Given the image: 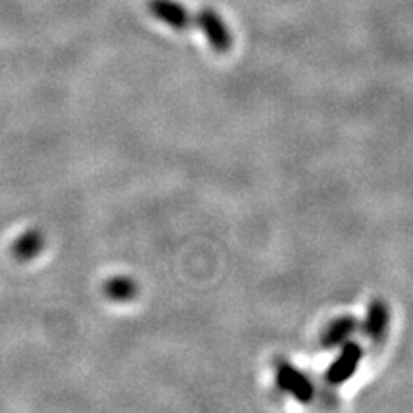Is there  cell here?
I'll list each match as a JSON object with an SVG mask.
<instances>
[{"label": "cell", "instance_id": "cell-1", "mask_svg": "<svg viewBox=\"0 0 413 413\" xmlns=\"http://www.w3.org/2000/svg\"><path fill=\"white\" fill-rule=\"evenodd\" d=\"M363 358V348L357 341H346L341 344V351L336 357V360L327 367L324 379L329 385H341L350 381L357 372Z\"/></svg>", "mask_w": 413, "mask_h": 413}, {"label": "cell", "instance_id": "cell-2", "mask_svg": "<svg viewBox=\"0 0 413 413\" xmlns=\"http://www.w3.org/2000/svg\"><path fill=\"white\" fill-rule=\"evenodd\" d=\"M275 381H277V385L282 391L295 396L299 403H310L313 399V394H315L312 381L299 368L288 363V361H281L277 365Z\"/></svg>", "mask_w": 413, "mask_h": 413}, {"label": "cell", "instance_id": "cell-3", "mask_svg": "<svg viewBox=\"0 0 413 413\" xmlns=\"http://www.w3.org/2000/svg\"><path fill=\"white\" fill-rule=\"evenodd\" d=\"M195 23L203 31V34L206 36V40H209L210 47L213 50L219 52V54L229 50L231 45H233V38H231L226 23H224L222 17L215 10L210 9V7H205V9H202L196 14Z\"/></svg>", "mask_w": 413, "mask_h": 413}, {"label": "cell", "instance_id": "cell-4", "mask_svg": "<svg viewBox=\"0 0 413 413\" xmlns=\"http://www.w3.org/2000/svg\"><path fill=\"white\" fill-rule=\"evenodd\" d=\"M148 10L158 21L169 24L178 31L188 30L193 24L191 14L186 10L184 6H181L176 0H148Z\"/></svg>", "mask_w": 413, "mask_h": 413}, {"label": "cell", "instance_id": "cell-5", "mask_svg": "<svg viewBox=\"0 0 413 413\" xmlns=\"http://www.w3.org/2000/svg\"><path fill=\"white\" fill-rule=\"evenodd\" d=\"M389 327V308L382 299L375 298L368 303L367 313H365V320L361 324V332L367 339L381 341L385 336Z\"/></svg>", "mask_w": 413, "mask_h": 413}, {"label": "cell", "instance_id": "cell-6", "mask_svg": "<svg viewBox=\"0 0 413 413\" xmlns=\"http://www.w3.org/2000/svg\"><path fill=\"white\" fill-rule=\"evenodd\" d=\"M358 329V320L353 315H343L339 319H336L334 322H330L327 326V329L322 334V348L326 350H334V348H339L341 344L346 343L353 332H357Z\"/></svg>", "mask_w": 413, "mask_h": 413}, {"label": "cell", "instance_id": "cell-7", "mask_svg": "<svg viewBox=\"0 0 413 413\" xmlns=\"http://www.w3.org/2000/svg\"><path fill=\"white\" fill-rule=\"evenodd\" d=\"M136 282L126 275L112 277L103 284V293L107 298L114 299V301H129L136 296Z\"/></svg>", "mask_w": 413, "mask_h": 413}, {"label": "cell", "instance_id": "cell-8", "mask_svg": "<svg viewBox=\"0 0 413 413\" xmlns=\"http://www.w3.org/2000/svg\"><path fill=\"white\" fill-rule=\"evenodd\" d=\"M41 246H43V236L38 231H28L16 243L14 253L19 260H30L41 250Z\"/></svg>", "mask_w": 413, "mask_h": 413}]
</instances>
